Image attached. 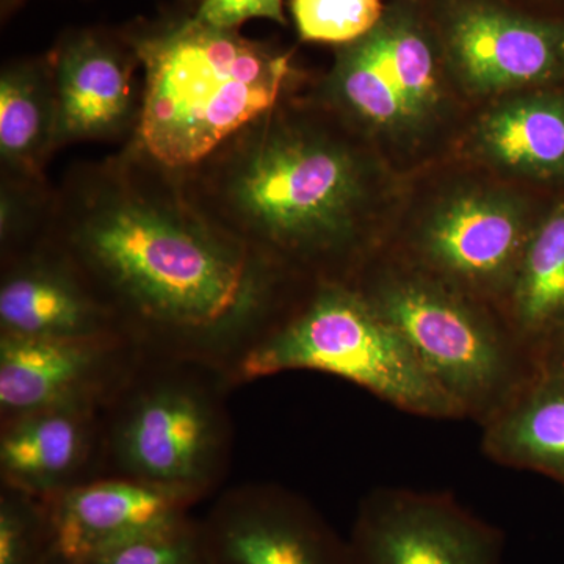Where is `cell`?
Returning a JSON list of instances; mask_svg holds the SVG:
<instances>
[{"mask_svg": "<svg viewBox=\"0 0 564 564\" xmlns=\"http://www.w3.org/2000/svg\"><path fill=\"white\" fill-rule=\"evenodd\" d=\"M44 240L84 278L122 339L144 355L220 370L231 384L302 282L215 225L177 173L133 139L69 166Z\"/></svg>", "mask_w": 564, "mask_h": 564, "instance_id": "cell-1", "label": "cell"}, {"mask_svg": "<svg viewBox=\"0 0 564 564\" xmlns=\"http://www.w3.org/2000/svg\"><path fill=\"white\" fill-rule=\"evenodd\" d=\"M332 122L281 99L193 169L188 199L267 263L303 282H351L366 170Z\"/></svg>", "mask_w": 564, "mask_h": 564, "instance_id": "cell-2", "label": "cell"}, {"mask_svg": "<svg viewBox=\"0 0 564 564\" xmlns=\"http://www.w3.org/2000/svg\"><path fill=\"white\" fill-rule=\"evenodd\" d=\"M124 35L143 70V111L133 140L184 172L288 96L291 54L192 14L135 24Z\"/></svg>", "mask_w": 564, "mask_h": 564, "instance_id": "cell-3", "label": "cell"}, {"mask_svg": "<svg viewBox=\"0 0 564 564\" xmlns=\"http://www.w3.org/2000/svg\"><path fill=\"white\" fill-rule=\"evenodd\" d=\"M229 389L220 370L143 352L104 404L101 477L150 486L192 510L231 466Z\"/></svg>", "mask_w": 564, "mask_h": 564, "instance_id": "cell-4", "label": "cell"}, {"mask_svg": "<svg viewBox=\"0 0 564 564\" xmlns=\"http://www.w3.org/2000/svg\"><path fill=\"white\" fill-rule=\"evenodd\" d=\"M292 370L343 378L404 413L458 421L462 408L355 282H310L232 375V386Z\"/></svg>", "mask_w": 564, "mask_h": 564, "instance_id": "cell-5", "label": "cell"}, {"mask_svg": "<svg viewBox=\"0 0 564 564\" xmlns=\"http://www.w3.org/2000/svg\"><path fill=\"white\" fill-rule=\"evenodd\" d=\"M358 289L399 329L464 417L480 425L540 369L503 315L436 278L415 269L391 270Z\"/></svg>", "mask_w": 564, "mask_h": 564, "instance_id": "cell-6", "label": "cell"}, {"mask_svg": "<svg viewBox=\"0 0 564 564\" xmlns=\"http://www.w3.org/2000/svg\"><path fill=\"white\" fill-rule=\"evenodd\" d=\"M347 541L351 564H503L502 530L445 491L373 489Z\"/></svg>", "mask_w": 564, "mask_h": 564, "instance_id": "cell-7", "label": "cell"}, {"mask_svg": "<svg viewBox=\"0 0 564 564\" xmlns=\"http://www.w3.org/2000/svg\"><path fill=\"white\" fill-rule=\"evenodd\" d=\"M198 521L210 564H351L348 541L284 486L226 489Z\"/></svg>", "mask_w": 564, "mask_h": 564, "instance_id": "cell-8", "label": "cell"}, {"mask_svg": "<svg viewBox=\"0 0 564 564\" xmlns=\"http://www.w3.org/2000/svg\"><path fill=\"white\" fill-rule=\"evenodd\" d=\"M58 111V151L135 137L143 111L141 62L124 32H69L50 54Z\"/></svg>", "mask_w": 564, "mask_h": 564, "instance_id": "cell-9", "label": "cell"}, {"mask_svg": "<svg viewBox=\"0 0 564 564\" xmlns=\"http://www.w3.org/2000/svg\"><path fill=\"white\" fill-rule=\"evenodd\" d=\"M141 355L124 339L0 336V422L70 400H107Z\"/></svg>", "mask_w": 564, "mask_h": 564, "instance_id": "cell-10", "label": "cell"}, {"mask_svg": "<svg viewBox=\"0 0 564 564\" xmlns=\"http://www.w3.org/2000/svg\"><path fill=\"white\" fill-rule=\"evenodd\" d=\"M106 402L70 400L0 422V486L46 500L101 477Z\"/></svg>", "mask_w": 564, "mask_h": 564, "instance_id": "cell-11", "label": "cell"}, {"mask_svg": "<svg viewBox=\"0 0 564 564\" xmlns=\"http://www.w3.org/2000/svg\"><path fill=\"white\" fill-rule=\"evenodd\" d=\"M530 234L521 215L505 204L466 198L437 215L423 232L415 270L505 306Z\"/></svg>", "mask_w": 564, "mask_h": 564, "instance_id": "cell-12", "label": "cell"}, {"mask_svg": "<svg viewBox=\"0 0 564 564\" xmlns=\"http://www.w3.org/2000/svg\"><path fill=\"white\" fill-rule=\"evenodd\" d=\"M0 267V336L122 339L84 278L46 240L2 256Z\"/></svg>", "mask_w": 564, "mask_h": 564, "instance_id": "cell-13", "label": "cell"}, {"mask_svg": "<svg viewBox=\"0 0 564 564\" xmlns=\"http://www.w3.org/2000/svg\"><path fill=\"white\" fill-rule=\"evenodd\" d=\"M50 564H77L191 514L172 497L120 477H99L44 500Z\"/></svg>", "mask_w": 564, "mask_h": 564, "instance_id": "cell-14", "label": "cell"}, {"mask_svg": "<svg viewBox=\"0 0 564 564\" xmlns=\"http://www.w3.org/2000/svg\"><path fill=\"white\" fill-rule=\"evenodd\" d=\"M445 39L464 76L485 88L554 80L564 73V24L466 3L452 14Z\"/></svg>", "mask_w": 564, "mask_h": 564, "instance_id": "cell-15", "label": "cell"}, {"mask_svg": "<svg viewBox=\"0 0 564 564\" xmlns=\"http://www.w3.org/2000/svg\"><path fill=\"white\" fill-rule=\"evenodd\" d=\"M58 111L50 55L7 63L0 73V180L50 184Z\"/></svg>", "mask_w": 564, "mask_h": 564, "instance_id": "cell-16", "label": "cell"}, {"mask_svg": "<svg viewBox=\"0 0 564 564\" xmlns=\"http://www.w3.org/2000/svg\"><path fill=\"white\" fill-rule=\"evenodd\" d=\"M481 430V452L491 462L543 475L564 488L563 372L540 367Z\"/></svg>", "mask_w": 564, "mask_h": 564, "instance_id": "cell-17", "label": "cell"}, {"mask_svg": "<svg viewBox=\"0 0 564 564\" xmlns=\"http://www.w3.org/2000/svg\"><path fill=\"white\" fill-rule=\"evenodd\" d=\"M503 315L540 367L549 348L564 336V206L530 234Z\"/></svg>", "mask_w": 564, "mask_h": 564, "instance_id": "cell-18", "label": "cell"}, {"mask_svg": "<svg viewBox=\"0 0 564 564\" xmlns=\"http://www.w3.org/2000/svg\"><path fill=\"white\" fill-rule=\"evenodd\" d=\"M485 141L513 169L564 176V99L544 96L500 110L486 122Z\"/></svg>", "mask_w": 564, "mask_h": 564, "instance_id": "cell-19", "label": "cell"}, {"mask_svg": "<svg viewBox=\"0 0 564 564\" xmlns=\"http://www.w3.org/2000/svg\"><path fill=\"white\" fill-rule=\"evenodd\" d=\"M329 93L343 109L377 124L414 117L410 104L386 76L362 39L343 52L329 80Z\"/></svg>", "mask_w": 564, "mask_h": 564, "instance_id": "cell-20", "label": "cell"}, {"mask_svg": "<svg viewBox=\"0 0 564 564\" xmlns=\"http://www.w3.org/2000/svg\"><path fill=\"white\" fill-rule=\"evenodd\" d=\"M362 40L414 115L421 113L436 90L434 55L425 36L408 22H393L378 24Z\"/></svg>", "mask_w": 564, "mask_h": 564, "instance_id": "cell-21", "label": "cell"}, {"mask_svg": "<svg viewBox=\"0 0 564 564\" xmlns=\"http://www.w3.org/2000/svg\"><path fill=\"white\" fill-rule=\"evenodd\" d=\"M0 564H50L44 500L0 486Z\"/></svg>", "mask_w": 564, "mask_h": 564, "instance_id": "cell-22", "label": "cell"}, {"mask_svg": "<svg viewBox=\"0 0 564 564\" xmlns=\"http://www.w3.org/2000/svg\"><path fill=\"white\" fill-rule=\"evenodd\" d=\"M300 36L321 43H352L380 24V0H292Z\"/></svg>", "mask_w": 564, "mask_h": 564, "instance_id": "cell-23", "label": "cell"}, {"mask_svg": "<svg viewBox=\"0 0 564 564\" xmlns=\"http://www.w3.org/2000/svg\"><path fill=\"white\" fill-rule=\"evenodd\" d=\"M55 185L0 180V256L13 254L43 240Z\"/></svg>", "mask_w": 564, "mask_h": 564, "instance_id": "cell-24", "label": "cell"}, {"mask_svg": "<svg viewBox=\"0 0 564 564\" xmlns=\"http://www.w3.org/2000/svg\"><path fill=\"white\" fill-rule=\"evenodd\" d=\"M77 564H210L198 519L191 514L147 536Z\"/></svg>", "mask_w": 564, "mask_h": 564, "instance_id": "cell-25", "label": "cell"}, {"mask_svg": "<svg viewBox=\"0 0 564 564\" xmlns=\"http://www.w3.org/2000/svg\"><path fill=\"white\" fill-rule=\"evenodd\" d=\"M195 14L199 21L220 29H240L254 18L285 25L282 0H199Z\"/></svg>", "mask_w": 564, "mask_h": 564, "instance_id": "cell-26", "label": "cell"}, {"mask_svg": "<svg viewBox=\"0 0 564 564\" xmlns=\"http://www.w3.org/2000/svg\"><path fill=\"white\" fill-rule=\"evenodd\" d=\"M540 367L541 369H551L564 373V336L554 347L549 348V351L541 359Z\"/></svg>", "mask_w": 564, "mask_h": 564, "instance_id": "cell-27", "label": "cell"}]
</instances>
